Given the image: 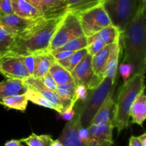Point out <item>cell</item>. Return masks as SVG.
<instances>
[{
  "instance_id": "1",
  "label": "cell",
  "mask_w": 146,
  "mask_h": 146,
  "mask_svg": "<svg viewBox=\"0 0 146 146\" xmlns=\"http://www.w3.org/2000/svg\"><path fill=\"white\" fill-rule=\"evenodd\" d=\"M145 11L140 9L127 28L121 33L124 49L123 63L131 64L135 74H145Z\"/></svg>"
},
{
  "instance_id": "2",
  "label": "cell",
  "mask_w": 146,
  "mask_h": 146,
  "mask_svg": "<svg viewBox=\"0 0 146 146\" xmlns=\"http://www.w3.org/2000/svg\"><path fill=\"white\" fill-rule=\"evenodd\" d=\"M64 16L44 20L31 29L16 36L7 54L25 56L41 51H49L50 43Z\"/></svg>"
},
{
  "instance_id": "3",
  "label": "cell",
  "mask_w": 146,
  "mask_h": 146,
  "mask_svg": "<svg viewBox=\"0 0 146 146\" xmlns=\"http://www.w3.org/2000/svg\"><path fill=\"white\" fill-rule=\"evenodd\" d=\"M145 88V74H133L120 88L115 103L111 125L118 133L129 125L130 111L138 94Z\"/></svg>"
},
{
  "instance_id": "4",
  "label": "cell",
  "mask_w": 146,
  "mask_h": 146,
  "mask_svg": "<svg viewBox=\"0 0 146 146\" xmlns=\"http://www.w3.org/2000/svg\"><path fill=\"white\" fill-rule=\"evenodd\" d=\"M115 82V79L105 77L98 87L89 91L86 100L77 108V113L79 115L81 126L85 128L89 126L103 103L113 93Z\"/></svg>"
},
{
  "instance_id": "5",
  "label": "cell",
  "mask_w": 146,
  "mask_h": 146,
  "mask_svg": "<svg viewBox=\"0 0 146 146\" xmlns=\"http://www.w3.org/2000/svg\"><path fill=\"white\" fill-rule=\"evenodd\" d=\"M112 25L122 33L143 7L142 0H108L104 4Z\"/></svg>"
},
{
  "instance_id": "6",
  "label": "cell",
  "mask_w": 146,
  "mask_h": 146,
  "mask_svg": "<svg viewBox=\"0 0 146 146\" xmlns=\"http://www.w3.org/2000/svg\"><path fill=\"white\" fill-rule=\"evenodd\" d=\"M83 36L84 34L78 16L73 13L66 12L51 39L48 50L51 52L69 41Z\"/></svg>"
},
{
  "instance_id": "7",
  "label": "cell",
  "mask_w": 146,
  "mask_h": 146,
  "mask_svg": "<svg viewBox=\"0 0 146 146\" xmlns=\"http://www.w3.org/2000/svg\"><path fill=\"white\" fill-rule=\"evenodd\" d=\"M78 18L82 31L86 38L112 24L103 4L80 14Z\"/></svg>"
},
{
  "instance_id": "8",
  "label": "cell",
  "mask_w": 146,
  "mask_h": 146,
  "mask_svg": "<svg viewBox=\"0 0 146 146\" xmlns=\"http://www.w3.org/2000/svg\"><path fill=\"white\" fill-rule=\"evenodd\" d=\"M70 74L76 85L85 86L89 91L95 89L104 80L94 74L92 68V56L88 53Z\"/></svg>"
},
{
  "instance_id": "9",
  "label": "cell",
  "mask_w": 146,
  "mask_h": 146,
  "mask_svg": "<svg viewBox=\"0 0 146 146\" xmlns=\"http://www.w3.org/2000/svg\"><path fill=\"white\" fill-rule=\"evenodd\" d=\"M0 74L8 79L22 80L31 76L23 61V56L7 54L0 57Z\"/></svg>"
},
{
  "instance_id": "10",
  "label": "cell",
  "mask_w": 146,
  "mask_h": 146,
  "mask_svg": "<svg viewBox=\"0 0 146 146\" xmlns=\"http://www.w3.org/2000/svg\"><path fill=\"white\" fill-rule=\"evenodd\" d=\"M46 20V19H28L20 17L14 13L0 16V24L14 36L20 35Z\"/></svg>"
},
{
  "instance_id": "11",
  "label": "cell",
  "mask_w": 146,
  "mask_h": 146,
  "mask_svg": "<svg viewBox=\"0 0 146 146\" xmlns=\"http://www.w3.org/2000/svg\"><path fill=\"white\" fill-rule=\"evenodd\" d=\"M35 7L46 19L63 17L66 11V0H26Z\"/></svg>"
},
{
  "instance_id": "12",
  "label": "cell",
  "mask_w": 146,
  "mask_h": 146,
  "mask_svg": "<svg viewBox=\"0 0 146 146\" xmlns=\"http://www.w3.org/2000/svg\"><path fill=\"white\" fill-rule=\"evenodd\" d=\"M21 81L27 89L39 93L44 98H46L49 101L50 104L54 106V110L58 113H61L64 109V105L56 94L47 88L43 84L40 78L29 76Z\"/></svg>"
},
{
  "instance_id": "13",
  "label": "cell",
  "mask_w": 146,
  "mask_h": 146,
  "mask_svg": "<svg viewBox=\"0 0 146 146\" xmlns=\"http://www.w3.org/2000/svg\"><path fill=\"white\" fill-rule=\"evenodd\" d=\"M90 134L89 146H112L113 128L111 122L88 127Z\"/></svg>"
},
{
  "instance_id": "14",
  "label": "cell",
  "mask_w": 146,
  "mask_h": 146,
  "mask_svg": "<svg viewBox=\"0 0 146 146\" xmlns=\"http://www.w3.org/2000/svg\"><path fill=\"white\" fill-rule=\"evenodd\" d=\"M81 126L80 117L78 113L66 124L58 140L64 146H84L80 141L78 131Z\"/></svg>"
},
{
  "instance_id": "15",
  "label": "cell",
  "mask_w": 146,
  "mask_h": 146,
  "mask_svg": "<svg viewBox=\"0 0 146 146\" xmlns=\"http://www.w3.org/2000/svg\"><path fill=\"white\" fill-rule=\"evenodd\" d=\"M34 57V71L31 76L40 78L48 73L51 66L56 62V59L50 51H44L33 54Z\"/></svg>"
},
{
  "instance_id": "16",
  "label": "cell",
  "mask_w": 146,
  "mask_h": 146,
  "mask_svg": "<svg viewBox=\"0 0 146 146\" xmlns=\"http://www.w3.org/2000/svg\"><path fill=\"white\" fill-rule=\"evenodd\" d=\"M11 2L13 13L19 17L28 19H45L38 10L26 0H11Z\"/></svg>"
},
{
  "instance_id": "17",
  "label": "cell",
  "mask_w": 146,
  "mask_h": 146,
  "mask_svg": "<svg viewBox=\"0 0 146 146\" xmlns=\"http://www.w3.org/2000/svg\"><path fill=\"white\" fill-rule=\"evenodd\" d=\"M112 96L113 94H111L103 103L90 125H98L112 121L115 106V102Z\"/></svg>"
},
{
  "instance_id": "18",
  "label": "cell",
  "mask_w": 146,
  "mask_h": 146,
  "mask_svg": "<svg viewBox=\"0 0 146 146\" xmlns=\"http://www.w3.org/2000/svg\"><path fill=\"white\" fill-rule=\"evenodd\" d=\"M130 117L132 118L131 122L142 126L146 118V96L145 89L143 90L131 106Z\"/></svg>"
},
{
  "instance_id": "19",
  "label": "cell",
  "mask_w": 146,
  "mask_h": 146,
  "mask_svg": "<svg viewBox=\"0 0 146 146\" xmlns=\"http://www.w3.org/2000/svg\"><path fill=\"white\" fill-rule=\"evenodd\" d=\"M27 91L21 80L8 79L0 82V100L6 97L24 94Z\"/></svg>"
},
{
  "instance_id": "20",
  "label": "cell",
  "mask_w": 146,
  "mask_h": 146,
  "mask_svg": "<svg viewBox=\"0 0 146 146\" xmlns=\"http://www.w3.org/2000/svg\"><path fill=\"white\" fill-rule=\"evenodd\" d=\"M121 52V44H120V39L115 41L111 46V51H110L109 57L106 66L105 77H110L113 79H116L117 71H118V59Z\"/></svg>"
},
{
  "instance_id": "21",
  "label": "cell",
  "mask_w": 146,
  "mask_h": 146,
  "mask_svg": "<svg viewBox=\"0 0 146 146\" xmlns=\"http://www.w3.org/2000/svg\"><path fill=\"white\" fill-rule=\"evenodd\" d=\"M101 4V0H66L67 12L78 16Z\"/></svg>"
},
{
  "instance_id": "22",
  "label": "cell",
  "mask_w": 146,
  "mask_h": 146,
  "mask_svg": "<svg viewBox=\"0 0 146 146\" xmlns=\"http://www.w3.org/2000/svg\"><path fill=\"white\" fill-rule=\"evenodd\" d=\"M111 45H106L92 56V68L94 74L104 78L106 66L109 57Z\"/></svg>"
},
{
  "instance_id": "23",
  "label": "cell",
  "mask_w": 146,
  "mask_h": 146,
  "mask_svg": "<svg viewBox=\"0 0 146 146\" xmlns=\"http://www.w3.org/2000/svg\"><path fill=\"white\" fill-rule=\"evenodd\" d=\"M76 84L74 82L57 86L55 93L64 105V109L68 108L71 104H76L75 101Z\"/></svg>"
},
{
  "instance_id": "24",
  "label": "cell",
  "mask_w": 146,
  "mask_h": 146,
  "mask_svg": "<svg viewBox=\"0 0 146 146\" xmlns=\"http://www.w3.org/2000/svg\"><path fill=\"white\" fill-rule=\"evenodd\" d=\"M121 33L119 30L114 27L113 25L108 26L106 28L103 29L102 30L98 32L97 34L88 37L90 38H99L104 42V44L106 45H111L115 43V41L121 39Z\"/></svg>"
},
{
  "instance_id": "25",
  "label": "cell",
  "mask_w": 146,
  "mask_h": 146,
  "mask_svg": "<svg viewBox=\"0 0 146 146\" xmlns=\"http://www.w3.org/2000/svg\"><path fill=\"white\" fill-rule=\"evenodd\" d=\"M48 74L52 76L57 85L74 82L70 72L56 61L48 70Z\"/></svg>"
},
{
  "instance_id": "26",
  "label": "cell",
  "mask_w": 146,
  "mask_h": 146,
  "mask_svg": "<svg viewBox=\"0 0 146 146\" xmlns=\"http://www.w3.org/2000/svg\"><path fill=\"white\" fill-rule=\"evenodd\" d=\"M29 101L24 94L6 97L0 100V104L11 109L25 111Z\"/></svg>"
},
{
  "instance_id": "27",
  "label": "cell",
  "mask_w": 146,
  "mask_h": 146,
  "mask_svg": "<svg viewBox=\"0 0 146 146\" xmlns=\"http://www.w3.org/2000/svg\"><path fill=\"white\" fill-rule=\"evenodd\" d=\"M87 53H88V51H87L86 48H83L79 51L74 52L70 56L67 57L64 59L57 61L56 62L58 63L61 66H62L68 72H71L79 64L80 61L83 59V58L85 56Z\"/></svg>"
},
{
  "instance_id": "28",
  "label": "cell",
  "mask_w": 146,
  "mask_h": 146,
  "mask_svg": "<svg viewBox=\"0 0 146 146\" xmlns=\"http://www.w3.org/2000/svg\"><path fill=\"white\" fill-rule=\"evenodd\" d=\"M20 141L27 146H51L54 140L49 135H36L32 133L27 138H22Z\"/></svg>"
},
{
  "instance_id": "29",
  "label": "cell",
  "mask_w": 146,
  "mask_h": 146,
  "mask_svg": "<svg viewBox=\"0 0 146 146\" xmlns=\"http://www.w3.org/2000/svg\"><path fill=\"white\" fill-rule=\"evenodd\" d=\"M15 36L0 24V57L9 51Z\"/></svg>"
},
{
  "instance_id": "30",
  "label": "cell",
  "mask_w": 146,
  "mask_h": 146,
  "mask_svg": "<svg viewBox=\"0 0 146 146\" xmlns=\"http://www.w3.org/2000/svg\"><path fill=\"white\" fill-rule=\"evenodd\" d=\"M87 46H88L87 38L85 36H83L75 38V39L69 41V42L66 44L65 45L63 46L60 47V48L51 51V53H56L64 51L75 52V51H79V50L83 49V48H86Z\"/></svg>"
},
{
  "instance_id": "31",
  "label": "cell",
  "mask_w": 146,
  "mask_h": 146,
  "mask_svg": "<svg viewBox=\"0 0 146 146\" xmlns=\"http://www.w3.org/2000/svg\"><path fill=\"white\" fill-rule=\"evenodd\" d=\"M24 95L26 96L28 101H31L33 104H36L38 106H41L43 107H45V108H50V109L54 110V106L50 104L49 101L46 98H44L39 93H37L36 91L27 89V92L24 94Z\"/></svg>"
},
{
  "instance_id": "32",
  "label": "cell",
  "mask_w": 146,
  "mask_h": 146,
  "mask_svg": "<svg viewBox=\"0 0 146 146\" xmlns=\"http://www.w3.org/2000/svg\"><path fill=\"white\" fill-rule=\"evenodd\" d=\"M87 43L88 46L86 47L87 51L91 56H94L96 53H98L100 50L102 49L105 44L99 38H87Z\"/></svg>"
},
{
  "instance_id": "33",
  "label": "cell",
  "mask_w": 146,
  "mask_h": 146,
  "mask_svg": "<svg viewBox=\"0 0 146 146\" xmlns=\"http://www.w3.org/2000/svg\"><path fill=\"white\" fill-rule=\"evenodd\" d=\"M119 72L122 76L124 82L129 79L131 76L134 74L135 72V68L131 64H126V63H122L119 66Z\"/></svg>"
},
{
  "instance_id": "34",
  "label": "cell",
  "mask_w": 146,
  "mask_h": 146,
  "mask_svg": "<svg viewBox=\"0 0 146 146\" xmlns=\"http://www.w3.org/2000/svg\"><path fill=\"white\" fill-rule=\"evenodd\" d=\"M88 95V90L84 85H76L75 101H80L81 103L86 100Z\"/></svg>"
},
{
  "instance_id": "35",
  "label": "cell",
  "mask_w": 146,
  "mask_h": 146,
  "mask_svg": "<svg viewBox=\"0 0 146 146\" xmlns=\"http://www.w3.org/2000/svg\"><path fill=\"white\" fill-rule=\"evenodd\" d=\"M74 106L75 104H71L68 108L63 110L61 113H58V116L65 121H69L75 116L76 111L74 110Z\"/></svg>"
},
{
  "instance_id": "36",
  "label": "cell",
  "mask_w": 146,
  "mask_h": 146,
  "mask_svg": "<svg viewBox=\"0 0 146 146\" xmlns=\"http://www.w3.org/2000/svg\"><path fill=\"white\" fill-rule=\"evenodd\" d=\"M40 80L41 81V82L43 83L44 86L46 87L47 88L50 90V91H53V92H55L57 88V84L55 82V81L54 80V78H52L51 75L49 74H46L44 76L40 78Z\"/></svg>"
},
{
  "instance_id": "37",
  "label": "cell",
  "mask_w": 146,
  "mask_h": 146,
  "mask_svg": "<svg viewBox=\"0 0 146 146\" xmlns=\"http://www.w3.org/2000/svg\"><path fill=\"white\" fill-rule=\"evenodd\" d=\"M78 135L80 141L84 146H89L90 144V134L88 128L81 126L78 131Z\"/></svg>"
},
{
  "instance_id": "38",
  "label": "cell",
  "mask_w": 146,
  "mask_h": 146,
  "mask_svg": "<svg viewBox=\"0 0 146 146\" xmlns=\"http://www.w3.org/2000/svg\"><path fill=\"white\" fill-rule=\"evenodd\" d=\"M13 14L11 0H0V16Z\"/></svg>"
},
{
  "instance_id": "39",
  "label": "cell",
  "mask_w": 146,
  "mask_h": 146,
  "mask_svg": "<svg viewBox=\"0 0 146 146\" xmlns=\"http://www.w3.org/2000/svg\"><path fill=\"white\" fill-rule=\"evenodd\" d=\"M23 61L25 67L27 68L29 74L30 76H32L33 73L34 71V66H35V62H34V57L33 55L25 56H23Z\"/></svg>"
},
{
  "instance_id": "40",
  "label": "cell",
  "mask_w": 146,
  "mask_h": 146,
  "mask_svg": "<svg viewBox=\"0 0 146 146\" xmlns=\"http://www.w3.org/2000/svg\"><path fill=\"white\" fill-rule=\"evenodd\" d=\"M73 53H74L73 51H60V52H56V53H51V54H52V55L54 56L56 61H60V60L64 59V58L70 56L71 54H73Z\"/></svg>"
},
{
  "instance_id": "41",
  "label": "cell",
  "mask_w": 146,
  "mask_h": 146,
  "mask_svg": "<svg viewBox=\"0 0 146 146\" xmlns=\"http://www.w3.org/2000/svg\"><path fill=\"white\" fill-rule=\"evenodd\" d=\"M129 146H143L138 137L131 136L129 140Z\"/></svg>"
},
{
  "instance_id": "42",
  "label": "cell",
  "mask_w": 146,
  "mask_h": 146,
  "mask_svg": "<svg viewBox=\"0 0 146 146\" xmlns=\"http://www.w3.org/2000/svg\"><path fill=\"white\" fill-rule=\"evenodd\" d=\"M4 146H24V145H23V143L21 142L20 140L13 139L6 142Z\"/></svg>"
},
{
  "instance_id": "43",
  "label": "cell",
  "mask_w": 146,
  "mask_h": 146,
  "mask_svg": "<svg viewBox=\"0 0 146 146\" xmlns=\"http://www.w3.org/2000/svg\"><path fill=\"white\" fill-rule=\"evenodd\" d=\"M138 138H139L140 141L142 143L143 146H146V133H144L143 134L141 135L140 136H138Z\"/></svg>"
},
{
  "instance_id": "44",
  "label": "cell",
  "mask_w": 146,
  "mask_h": 146,
  "mask_svg": "<svg viewBox=\"0 0 146 146\" xmlns=\"http://www.w3.org/2000/svg\"><path fill=\"white\" fill-rule=\"evenodd\" d=\"M51 146H64V145H63V144L61 143L60 142L58 139H56V140H55V141H54V140L53 141Z\"/></svg>"
},
{
  "instance_id": "45",
  "label": "cell",
  "mask_w": 146,
  "mask_h": 146,
  "mask_svg": "<svg viewBox=\"0 0 146 146\" xmlns=\"http://www.w3.org/2000/svg\"><path fill=\"white\" fill-rule=\"evenodd\" d=\"M106 1H108V0H101V1H102V4H104V3H105Z\"/></svg>"
}]
</instances>
